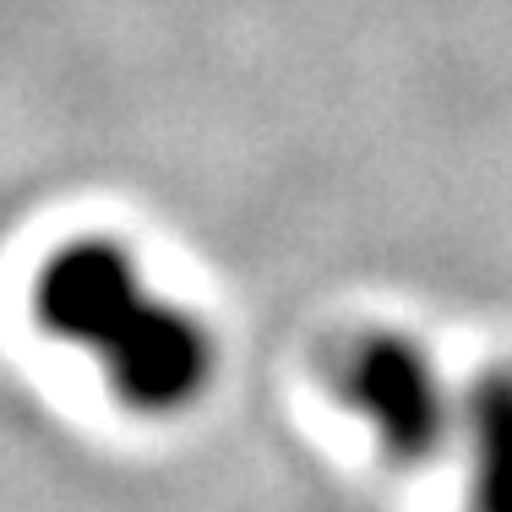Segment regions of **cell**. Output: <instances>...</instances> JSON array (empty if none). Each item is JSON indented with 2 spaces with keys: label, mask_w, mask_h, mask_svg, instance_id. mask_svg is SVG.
Here are the masks:
<instances>
[{
  "label": "cell",
  "mask_w": 512,
  "mask_h": 512,
  "mask_svg": "<svg viewBox=\"0 0 512 512\" xmlns=\"http://www.w3.org/2000/svg\"><path fill=\"white\" fill-rule=\"evenodd\" d=\"M474 512H512V371H485L469 387Z\"/></svg>",
  "instance_id": "3"
},
{
  "label": "cell",
  "mask_w": 512,
  "mask_h": 512,
  "mask_svg": "<svg viewBox=\"0 0 512 512\" xmlns=\"http://www.w3.org/2000/svg\"><path fill=\"white\" fill-rule=\"evenodd\" d=\"M322 376L338 404H349L376 431L393 463H425L453 431V404L420 344L398 333H349L322 355Z\"/></svg>",
  "instance_id": "2"
},
{
  "label": "cell",
  "mask_w": 512,
  "mask_h": 512,
  "mask_svg": "<svg viewBox=\"0 0 512 512\" xmlns=\"http://www.w3.org/2000/svg\"><path fill=\"white\" fill-rule=\"evenodd\" d=\"M39 322L104 365L109 387L137 414L197 404L213 376V338L191 311L142 289L137 262L115 240H77L39 273Z\"/></svg>",
  "instance_id": "1"
}]
</instances>
